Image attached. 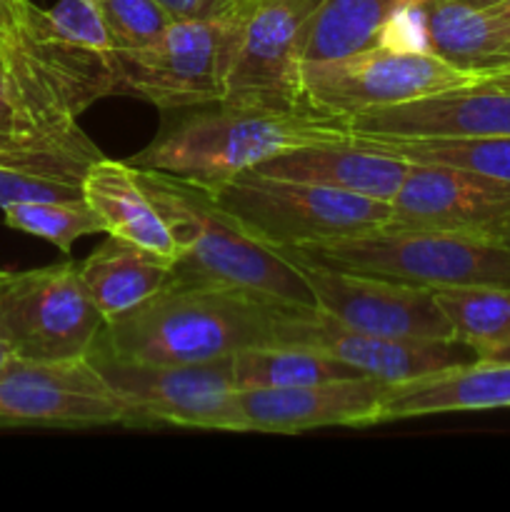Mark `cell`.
<instances>
[{
	"instance_id": "obj_24",
	"label": "cell",
	"mask_w": 510,
	"mask_h": 512,
	"mask_svg": "<svg viewBox=\"0 0 510 512\" xmlns=\"http://www.w3.org/2000/svg\"><path fill=\"white\" fill-rule=\"evenodd\" d=\"M355 375L360 373L348 363L305 345H265L233 355L235 390L300 388Z\"/></svg>"
},
{
	"instance_id": "obj_39",
	"label": "cell",
	"mask_w": 510,
	"mask_h": 512,
	"mask_svg": "<svg viewBox=\"0 0 510 512\" xmlns=\"http://www.w3.org/2000/svg\"><path fill=\"white\" fill-rule=\"evenodd\" d=\"M13 348H10L8 343H5V340H0V370L5 368V363H8L10 358H13Z\"/></svg>"
},
{
	"instance_id": "obj_33",
	"label": "cell",
	"mask_w": 510,
	"mask_h": 512,
	"mask_svg": "<svg viewBox=\"0 0 510 512\" xmlns=\"http://www.w3.org/2000/svg\"><path fill=\"white\" fill-rule=\"evenodd\" d=\"M255 0H203L200 18H220V15H245Z\"/></svg>"
},
{
	"instance_id": "obj_3",
	"label": "cell",
	"mask_w": 510,
	"mask_h": 512,
	"mask_svg": "<svg viewBox=\"0 0 510 512\" xmlns=\"http://www.w3.org/2000/svg\"><path fill=\"white\" fill-rule=\"evenodd\" d=\"M348 140L345 120L310 108H228L195 113L128 160L133 168L158 170L210 188L265 160L313 143Z\"/></svg>"
},
{
	"instance_id": "obj_30",
	"label": "cell",
	"mask_w": 510,
	"mask_h": 512,
	"mask_svg": "<svg viewBox=\"0 0 510 512\" xmlns=\"http://www.w3.org/2000/svg\"><path fill=\"white\" fill-rule=\"evenodd\" d=\"M378 48L393 50V53H433L428 33V8L400 3L380 28Z\"/></svg>"
},
{
	"instance_id": "obj_16",
	"label": "cell",
	"mask_w": 510,
	"mask_h": 512,
	"mask_svg": "<svg viewBox=\"0 0 510 512\" xmlns=\"http://www.w3.org/2000/svg\"><path fill=\"white\" fill-rule=\"evenodd\" d=\"M395 385L355 375L300 388L238 390V413L243 433L295 435L335 425H375L380 408Z\"/></svg>"
},
{
	"instance_id": "obj_10",
	"label": "cell",
	"mask_w": 510,
	"mask_h": 512,
	"mask_svg": "<svg viewBox=\"0 0 510 512\" xmlns=\"http://www.w3.org/2000/svg\"><path fill=\"white\" fill-rule=\"evenodd\" d=\"M0 425L140 428L135 410L110 388L90 355L68 360H28L13 355L0 370Z\"/></svg>"
},
{
	"instance_id": "obj_6",
	"label": "cell",
	"mask_w": 510,
	"mask_h": 512,
	"mask_svg": "<svg viewBox=\"0 0 510 512\" xmlns=\"http://www.w3.org/2000/svg\"><path fill=\"white\" fill-rule=\"evenodd\" d=\"M245 15L175 18L163 38L118 50L120 90L160 110L223 103Z\"/></svg>"
},
{
	"instance_id": "obj_17",
	"label": "cell",
	"mask_w": 510,
	"mask_h": 512,
	"mask_svg": "<svg viewBox=\"0 0 510 512\" xmlns=\"http://www.w3.org/2000/svg\"><path fill=\"white\" fill-rule=\"evenodd\" d=\"M345 128L395 138H510V90L473 85L428 95L350 115Z\"/></svg>"
},
{
	"instance_id": "obj_26",
	"label": "cell",
	"mask_w": 510,
	"mask_h": 512,
	"mask_svg": "<svg viewBox=\"0 0 510 512\" xmlns=\"http://www.w3.org/2000/svg\"><path fill=\"white\" fill-rule=\"evenodd\" d=\"M400 0H325L310 25L303 60L340 58L378 45V35Z\"/></svg>"
},
{
	"instance_id": "obj_37",
	"label": "cell",
	"mask_w": 510,
	"mask_h": 512,
	"mask_svg": "<svg viewBox=\"0 0 510 512\" xmlns=\"http://www.w3.org/2000/svg\"><path fill=\"white\" fill-rule=\"evenodd\" d=\"M508 65H510V40H508V43H505V45H503V48H500V53H498V55H495L493 65H490V68H488V70L508 68ZM483 73H485V70H483Z\"/></svg>"
},
{
	"instance_id": "obj_5",
	"label": "cell",
	"mask_w": 510,
	"mask_h": 512,
	"mask_svg": "<svg viewBox=\"0 0 510 512\" xmlns=\"http://www.w3.org/2000/svg\"><path fill=\"white\" fill-rule=\"evenodd\" d=\"M208 190L230 218L273 248H300L368 233L385 228L393 215L385 200L255 170L233 175Z\"/></svg>"
},
{
	"instance_id": "obj_40",
	"label": "cell",
	"mask_w": 510,
	"mask_h": 512,
	"mask_svg": "<svg viewBox=\"0 0 510 512\" xmlns=\"http://www.w3.org/2000/svg\"><path fill=\"white\" fill-rule=\"evenodd\" d=\"M463 3L475 5V8H493V5L505 3V0H463Z\"/></svg>"
},
{
	"instance_id": "obj_14",
	"label": "cell",
	"mask_w": 510,
	"mask_h": 512,
	"mask_svg": "<svg viewBox=\"0 0 510 512\" xmlns=\"http://www.w3.org/2000/svg\"><path fill=\"white\" fill-rule=\"evenodd\" d=\"M283 250L298 260L318 308L348 328L388 338L455 340L453 325L430 288L335 270L303 258L293 248Z\"/></svg>"
},
{
	"instance_id": "obj_28",
	"label": "cell",
	"mask_w": 510,
	"mask_h": 512,
	"mask_svg": "<svg viewBox=\"0 0 510 512\" xmlns=\"http://www.w3.org/2000/svg\"><path fill=\"white\" fill-rule=\"evenodd\" d=\"M5 225L18 233L48 240L70 258L75 240L105 233V223L85 198L48 200V203H15L3 210Z\"/></svg>"
},
{
	"instance_id": "obj_21",
	"label": "cell",
	"mask_w": 510,
	"mask_h": 512,
	"mask_svg": "<svg viewBox=\"0 0 510 512\" xmlns=\"http://www.w3.org/2000/svg\"><path fill=\"white\" fill-rule=\"evenodd\" d=\"M498 408H510V363L478 358L423 380L395 385L380 408V423Z\"/></svg>"
},
{
	"instance_id": "obj_31",
	"label": "cell",
	"mask_w": 510,
	"mask_h": 512,
	"mask_svg": "<svg viewBox=\"0 0 510 512\" xmlns=\"http://www.w3.org/2000/svg\"><path fill=\"white\" fill-rule=\"evenodd\" d=\"M30 0H0V45H13L23 38L30 23Z\"/></svg>"
},
{
	"instance_id": "obj_43",
	"label": "cell",
	"mask_w": 510,
	"mask_h": 512,
	"mask_svg": "<svg viewBox=\"0 0 510 512\" xmlns=\"http://www.w3.org/2000/svg\"><path fill=\"white\" fill-rule=\"evenodd\" d=\"M503 243H505V245H510V233L505 235V238H503Z\"/></svg>"
},
{
	"instance_id": "obj_7",
	"label": "cell",
	"mask_w": 510,
	"mask_h": 512,
	"mask_svg": "<svg viewBox=\"0 0 510 512\" xmlns=\"http://www.w3.org/2000/svg\"><path fill=\"white\" fill-rule=\"evenodd\" d=\"M478 83V70L458 68L433 53H393L378 45L300 65L305 108L340 120Z\"/></svg>"
},
{
	"instance_id": "obj_2",
	"label": "cell",
	"mask_w": 510,
	"mask_h": 512,
	"mask_svg": "<svg viewBox=\"0 0 510 512\" xmlns=\"http://www.w3.org/2000/svg\"><path fill=\"white\" fill-rule=\"evenodd\" d=\"M283 305L218 285H165L105 323L95 348L148 365H190L280 345Z\"/></svg>"
},
{
	"instance_id": "obj_8",
	"label": "cell",
	"mask_w": 510,
	"mask_h": 512,
	"mask_svg": "<svg viewBox=\"0 0 510 512\" xmlns=\"http://www.w3.org/2000/svg\"><path fill=\"white\" fill-rule=\"evenodd\" d=\"M103 328L75 260L8 273L0 283V340L18 358H85Z\"/></svg>"
},
{
	"instance_id": "obj_11",
	"label": "cell",
	"mask_w": 510,
	"mask_h": 512,
	"mask_svg": "<svg viewBox=\"0 0 510 512\" xmlns=\"http://www.w3.org/2000/svg\"><path fill=\"white\" fill-rule=\"evenodd\" d=\"M325 0H255L243 18L223 103L228 108L300 110V65Z\"/></svg>"
},
{
	"instance_id": "obj_20",
	"label": "cell",
	"mask_w": 510,
	"mask_h": 512,
	"mask_svg": "<svg viewBox=\"0 0 510 512\" xmlns=\"http://www.w3.org/2000/svg\"><path fill=\"white\" fill-rule=\"evenodd\" d=\"M83 198L100 215L105 233L120 235L173 265L180 258L178 240L145 190L138 168L130 163L110 160L105 155L95 160L85 175Z\"/></svg>"
},
{
	"instance_id": "obj_19",
	"label": "cell",
	"mask_w": 510,
	"mask_h": 512,
	"mask_svg": "<svg viewBox=\"0 0 510 512\" xmlns=\"http://www.w3.org/2000/svg\"><path fill=\"white\" fill-rule=\"evenodd\" d=\"M253 170L273 178L325 185V188H338L390 203L408 173V160L355 143L348 135V140L288 150Z\"/></svg>"
},
{
	"instance_id": "obj_1",
	"label": "cell",
	"mask_w": 510,
	"mask_h": 512,
	"mask_svg": "<svg viewBox=\"0 0 510 512\" xmlns=\"http://www.w3.org/2000/svg\"><path fill=\"white\" fill-rule=\"evenodd\" d=\"M138 175L180 245L168 285H218L283 308H318L298 260L250 235L208 188L158 170Z\"/></svg>"
},
{
	"instance_id": "obj_23",
	"label": "cell",
	"mask_w": 510,
	"mask_h": 512,
	"mask_svg": "<svg viewBox=\"0 0 510 512\" xmlns=\"http://www.w3.org/2000/svg\"><path fill=\"white\" fill-rule=\"evenodd\" d=\"M428 8L430 50L465 70H488L510 40V30L490 13L463 0H433Z\"/></svg>"
},
{
	"instance_id": "obj_32",
	"label": "cell",
	"mask_w": 510,
	"mask_h": 512,
	"mask_svg": "<svg viewBox=\"0 0 510 512\" xmlns=\"http://www.w3.org/2000/svg\"><path fill=\"white\" fill-rule=\"evenodd\" d=\"M15 140V110L10 103L8 88H5L3 65H0V148L10 145Z\"/></svg>"
},
{
	"instance_id": "obj_35",
	"label": "cell",
	"mask_w": 510,
	"mask_h": 512,
	"mask_svg": "<svg viewBox=\"0 0 510 512\" xmlns=\"http://www.w3.org/2000/svg\"><path fill=\"white\" fill-rule=\"evenodd\" d=\"M480 88H495V90H510V65L498 70H485L480 73Z\"/></svg>"
},
{
	"instance_id": "obj_4",
	"label": "cell",
	"mask_w": 510,
	"mask_h": 512,
	"mask_svg": "<svg viewBox=\"0 0 510 512\" xmlns=\"http://www.w3.org/2000/svg\"><path fill=\"white\" fill-rule=\"evenodd\" d=\"M313 263L423 288H510V245L465 235L378 228L293 248Z\"/></svg>"
},
{
	"instance_id": "obj_38",
	"label": "cell",
	"mask_w": 510,
	"mask_h": 512,
	"mask_svg": "<svg viewBox=\"0 0 510 512\" xmlns=\"http://www.w3.org/2000/svg\"><path fill=\"white\" fill-rule=\"evenodd\" d=\"M483 360H503V363H510V340L505 345H500L495 353H490L488 358H483Z\"/></svg>"
},
{
	"instance_id": "obj_18",
	"label": "cell",
	"mask_w": 510,
	"mask_h": 512,
	"mask_svg": "<svg viewBox=\"0 0 510 512\" xmlns=\"http://www.w3.org/2000/svg\"><path fill=\"white\" fill-rule=\"evenodd\" d=\"M103 158L78 120L0 148V210L15 203L83 198L90 165Z\"/></svg>"
},
{
	"instance_id": "obj_12",
	"label": "cell",
	"mask_w": 510,
	"mask_h": 512,
	"mask_svg": "<svg viewBox=\"0 0 510 512\" xmlns=\"http://www.w3.org/2000/svg\"><path fill=\"white\" fill-rule=\"evenodd\" d=\"M385 228L500 240L510 233V183L445 163H408Z\"/></svg>"
},
{
	"instance_id": "obj_27",
	"label": "cell",
	"mask_w": 510,
	"mask_h": 512,
	"mask_svg": "<svg viewBox=\"0 0 510 512\" xmlns=\"http://www.w3.org/2000/svg\"><path fill=\"white\" fill-rule=\"evenodd\" d=\"M433 295L453 325L455 340L473 348L478 358H488L510 340V288H440Z\"/></svg>"
},
{
	"instance_id": "obj_9",
	"label": "cell",
	"mask_w": 510,
	"mask_h": 512,
	"mask_svg": "<svg viewBox=\"0 0 510 512\" xmlns=\"http://www.w3.org/2000/svg\"><path fill=\"white\" fill-rule=\"evenodd\" d=\"M90 360L110 388L128 400L143 425H180L243 433L233 355L190 365H148L90 350Z\"/></svg>"
},
{
	"instance_id": "obj_22",
	"label": "cell",
	"mask_w": 510,
	"mask_h": 512,
	"mask_svg": "<svg viewBox=\"0 0 510 512\" xmlns=\"http://www.w3.org/2000/svg\"><path fill=\"white\" fill-rule=\"evenodd\" d=\"M80 278L105 323L138 308L170 283L173 263L120 235L108 238L78 263Z\"/></svg>"
},
{
	"instance_id": "obj_15",
	"label": "cell",
	"mask_w": 510,
	"mask_h": 512,
	"mask_svg": "<svg viewBox=\"0 0 510 512\" xmlns=\"http://www.w3.org/2000/svg\"><path fill=\"white\" fill-rule=\"evenodd\" d=\"M280 345H305L343 360L368 378L403 385L478 360L460 340L388 338L343 325L320 308H288L280 323Z\"/></svg>"
},
{
	"instance_id": "obj_34",
	"label": "cell",
	"mask_w": 510,
	"mask_h": 512,
	"mask_svg": "<svg viewBox=\"0 0 510 512\" xmlns=\"http://www.w3.org/2000/svg\"><path fill=\"white\" fill-rule=\"evenodd\" d=\"M173 18H200L203 0H158Z\"/></svg>"
},
{
	"instance_id": "obj_25",
	"label": "cell",
	"mask_w": 510,
	"mask_h": 512,
	"mask_svg": "<svg viewBox=\"0 0 510 512\" xmlns=\"http://www.w3.org/2000/svg\"><path fill=\"white\" fill-rule=\"evenodd\" d=\"M350 140L398 155L408 163H445L510 183V138H395L355 135Z\"/></svg>"
},
{
	"instance_id": "obj_13",
	"label": "cell",
	"mask_w": 510,
	"mask_h": 512,
	"mask_svg": "<svg viewBox=\"0 0 510 512\" xmlns=\"http://www.w3.org/2000/svg\"><path fill=\"white\" fill-rule=\"evenodd\" d=\"M18 43L58 85L75 115L120 90L118 50L95 0H60L48 10L33 5Z\"/></svg>"
},
{
	"instance_id": "obj_29",
	"label": "cell",
	"mask_w": 510,
	"mask_h": 512,
	"mask_svg": "<svg viewBox=\"0 0 510 512\" xmlns=\"http://www.w3.org/2000/svg\"><path fill=\"white\" fill-rule=\"evenodd\" d=\"M115 50H135L163 38L173 15L158 0H98Z\"/></svg>"
},
{
	"instance_id": "obj_36",
	"label": "cell",
	"mask_w": 510,
	"mask_h": 512,
	"mask_svg": "<svg viewBox=\"0 0 510 512\" xmlns=\"http://www.w3.org/2000/svg\"><path fill=\"white\" fill-rule=\"evenodd\" d=\"M488 10L500 20V23L505 25V28L510 30V0H505V3H500V5H493V8H488Z\"/></svg>"
},
{
	"instance_id": "obj_41",
	"label": "cell",
	"mask_w": 510,
	"mask_h": 512,
	"mask_svg": "<svg viewBox=\"0 0 510 512\" xmlns=\"http://www.w3.org/2000/svg\"><path fill=\"white\" fill-rule=\"evenodd\" d=\"M400 3H405V5H430L433 0H400Z\"/></svg>"
},
{
	"instance_id": "obj_44",
	"label": "cell",
	"mask_w": 510,
	"mask_h": 512,
	"mask_svg": "<svg viewBox=\"0 0 510 512\" xmlns=\"http://www.w3.org/2000/svg\"><path fill=\"white\" fill-rule=\"evenodd\" d=\"M95 3H98V0H95Z\"/></svg>"
},
{
	"instance_id": "obj_42",
	"label": "cell",
	"mask_w": 510,
	"mask_h": 512,
	"mask_svg": "<svg viewBox=\"0 0 510 512\" xmlns=\"http://www.w3.org/2000/svg\"><path fill=\"white\" fill-rule=\"evenodd\" d=\"M5 275H8V273H5V270H0V283H3V280H5Z\"/></svg>"
}]
</instances>
